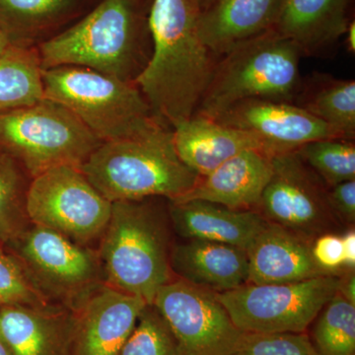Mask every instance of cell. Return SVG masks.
Wrapping results in <instances>:
<instances>
[{"label": "cell", "mask_w": 355, "mask_h": 355, "mask_svg": "<svg viewBox=\"0 0 355 355\" xmlns=\"http://www.w3.org/2000/svg\"><path fill=\"white\" fill-rule=\"evenodd\" d=\"M200 13L198 0H153L149 8L150 58L135 83L172 128L195 114L216 64L200 37Z\"/></svg>", "instance_id": "cell-1"}, {"label": "cell", "mask_w": 355, "mask_h": 355, "mask_svg": "<svg viewBox=\"0 0 355 355\" xmlns=\"http://www.w3.org/2000/svg\"><path fill=\"white\" fill-rule=\"evenodd\" d=\"M147 17L144 0H102L83 19L40 44L42 69L85 67L135 83L150 58Z\"/></svg>", "instance_id": "cell-2"}, {"label": "cell", "mask_w": 355, "mask_h": 355, "mask_svg": "<svg viewBox=\"0 0 355 355\" xmlns=\"http://www.w3.org/2000/svg\"><path fill=\"white\" fill-rule=\"evenodd\" d=\"M81 172L111 202L184 197L200 177L178 155L173 128L159 123L130 139L102 142Z\"/></svg>", "instance_id": "cell-3"}, {"label": "cell", "mask_w": 355, "mask_h": 355, "mask_svg": "<svg viewBox=\"0 0 355 355\" xmlns=\"http://www.w3.org/2000/svg\"><path fill=\"white\" fill-rule=\"evenodd\" d=\"M302 55L297 44L273 29L236 44L216 60L195 114L214 118L249 99L295 104Z\"/></svg>", "instance_id": "cell-4"}, {"label": "cell", "mask_w": 355, "mask_h": 355, "mask_svg": "<svg viewBox=\"0 0 355 355\" xmlns=\"http://www.w3.org/2000/svg\"><path fill=\"white\" fill-rule=\"evenodd\" d=\"M164 220L151 198L112 202L99 257L107 286L153 304L159 289L172 280Z\"/></svg>", "instance_id": "cell-5"}, {"label": "cell", "mask_w": 355, "mask_h": 355, "mask_svg": "<svg viewBox=\"0 0 355 355\" xmlns=\"http://www.w3.org/2000/svg\"><path fill=\"white\" fill-rule=\"evenodd\" d=\"M42 80L44 98L64 105L101 142L137 137L163 121L135 83L69 65L43 69Z\"/></svg>", "instance_id": "cell-6"}, {"label": "cell", "mask_w": 355, "mask_h": 355, "mask_svg": "<svg viewBox=\"0 0 355 355\" xmlns=\"http://www.w3.org/2000/svg\"><path fill=\"white\" fill-rule=\"evenodd\" d=\"M64 105L43 98L0 114V144L34 178L58 166H80L101 144Z\"/></svg>", "instance_id": "cell-7"}, {"label": "cell", "mask_w": 355, "mask_h": 355, "mask_svg": "<svg viewBox=\"0 0 355 355\" xmlns=\"http://www.w3.org/2000/svg\"><path fill=\"white\" fill-rule=\"evenodd\" d=\"M342 273L287 284H247L216 296L244 333H306L338 293Z\"/></svg>", "instance_id": "cell-8"}, {"label": "cell", "mask_w": 355, "mask_h": 355, "mask_svg": "<svg viewBox=\"0 0 355 355\" xmlns=\"http://www.w3.org/2000/svg\"><path fill=\"white\" fill-rule=\"evenodd\" d=\"M26 207L32 224L83 246L102 238L112 212V202L73 166H58L32 178Z\"/></svg>", "instance_id": "cell-9"}, {"label": "cell", "mask_w": 355, "mask_h": 355, "mask_svg": "<svg viewBox=\"0 0 355 355\" xmlns=\"http://www.w3.org/2000/svg\"><path fill=\"white\" fill-rule=\"evenodd\" d=\"M272 173L257 211L270 223L314 241L343 226L331 211L328 187L297 151L273 154Z\"/></svg>", "instance_id": "cell-10"}, {"label": "cell", "mask_w": 355, "mask_h": 355, "mask_svg": "<svg viewBox=\"0 0 355 355\" xmlns=\"http://www.w3.org/2000/svg\"><path fill=\"white\" fill-rule=\"evenodd\" d=\"M9 245L44 296L49 292L67 300H85L98 288L103 272L99 257L55 231L31 224Z\"/></svg>", "instance_id": "cell-11"}, {"label": "cell", "mask_w": 355, "mask_h": 355, "mask_svg": "<svg viewBox=\"0 0 355 355\" xmlns=\"http://www.w3.org/2000/svg\"><path fill=\"white\" fill-rule=\"evenodd\" d=\"M153 305L169 324L183 355H233L245 334L216 292L183 279L161 287Z\"/></svg>", "instance_id": "cell-12"}, {"label": "cell", "mask_w": 355, "mask_h": 355, "mask_svg": "<svg viewBox=\"0 0 355 355\" xmlns=\"http://www.w3.org/2000/svg\"><path fill=\"white\" fill-rule=\"evenodd\" d=\"M211 119L254 135L272 155L297 150L315 140L343 139L333 128L294 103L245 100Z\"/></svg>", "instance_id": "cell-13"}, {"label": "cell", "mask_w": 355, "mask_h": 355, "mask_svg": "<svg viewBox=\"0 0 355 355\" xmlns=\"http://www.w3.org/2000/svg\"><path fill=\"white\" fill-rule=\"evenodd\" d=\"M146 305L139 296L98 287L76 309L70 355H118Z\"/></svg>", "instance_id": "cell-14"}, {"label": "cell", "mask_w": 355, "mask_h": 355, "mask_svg": "<svg viewBox=\"0 0 355 355\" xmlns=\"http://www.w3.org/2000/svg\"><path fill=\"white\" fill-rule=\"evenodd\" d=\"M312 244L307 238L268 222L247 250L248 284H287L340 275L318 265L313 256Z\"/></svg>", "instance_id": "cell-15"}, {"label": "cell", "mask_w": 355, "mask_h": 355, "mask_svg": "<svg viewBox=\"0 0 355 355\" xmlns=\"http://www.w3.org/2000/svg\"><path fill=\"white\" fill-rule=\"evenodd\" d=\"M272 154L248 149L205 177L184 197L175 202L198 200L234 209L257 210L272 173Z\"/></svg>", "instance_id": "cell-16"}, {"label": "cell", "mask_w": 355, "mask_h": 355, "mask_svg": "<svg viewBox=\"0 0 355 355\" xmlns=\"http://www.w3.org/2000/svg\"><path fill=\"white\" fill-rule=\"evenodd\" d=\"M76 314L49 307H0V338L13 355H70Z\"/></svg>", "instance_id": "cell-17"}, {"label": "cell", "mask_w": 355, "mask_h": 355, "mask_svg": "<svg viewBox=\"0 0 355 355\" xmlns=\"http://www.w3.org/2000/svg\"><path fill=\"white\" fill-rule=\"evenodd\" d=\"M169 216L178 234L186 240L223 243L246 251L268 223L257 210L198 200L170 202Z\"/></svg>", "instance_id": "cell-18"}, {"label": "cell", "mask_w": 355, "mask_h": 355, "mask_svg": "<svg viewBox=\"0 0 355 355\" xmlns=\"http://www.w3.org/2000/svg\"><path fill=\"white\" fill-rule=\"evenodd\" d=\"M170 263L180 279L216 293L249 282L247 251L232 245L187 240L172 248Z\"/></svg>", "instance_id": "cell-19"}, {"label": "cell", "mask_w": 355, "mask_h": 355, "mask_svg": "<svg viewBox=\"0 0 355 355\" xmlns=\"http://www.w3.org/2000/svg\"><path fill=\"white\" fill-rule=\"evenodd\" d=\"M173 139L180 159L198 177L207 176L248 149L268 153L251 133L197 114L173 128Z\"/></svg>", "instance_id": "cell-20"}, {"label": "cell", "mask_w": 355, "mask_h": 355, "mask_svg": "<svg viewBox=\"0 0 355 355\" xmlns=\"http://www.w3.org/2000/svg\"><path fill=\"white\" fill-rule=\"evenodd\" d=\"M349 0H282L273 30L303 55H320L347 31Z\"/></svg>", "instance_id": "cell-21"}, {"label": "cell", "mask_w": 355, "mask_h": 355, "mask_svg": "<svg viewBox=\"0 0 355 355\" xmlns=\"http://www.w3.org/2000/svg\"><path fill=\"white\" fill-rule=\"evenodd\" d=\"M282 0H216L202 11L200 32L203 43L220 55L273 29Z\"/></svg>", "instance_id": "cell-22"}, {"label": "cell", "mask_w": 355, "mask_h": 355, "mask_svg": "<svg viewBox=\"0 0 355 355\" xmlns=\"http://www.w3.org/2000/svg\"><path fill=\"white\" fill-rule=\"evenodd\" d=\"M295 104L336 130L343 139L355 137V83L316 73L302 83Z\"/></svg>", "instance_id": "cell-23"}, {"label": "cell", "mask_w": 355, "mask_h": 355, "mask_svg": "<svg viewBox=\"0 0 355 355\" xmlns=\"http://www.w3.org/2000/svg\"><path fill=\"white\" fill-rule=\"evenodd\" d=\"M74 0H0V31L12 46H33L65 19Z\"/></svg>", "instance_id": "cell-24"}, {"label": "cell", "mask_w": 355, "mask_h": 355, "mask_svg": "<svg viewBox=\"0 0 355 355\" xmlns=\"http://www.w3.org/2000/svg\"><path fill=\"white\" fill-rule=\"evenodd\" d=\"M42 72L36 46H11L0 58V114L43 99Z\"/></svg>", "instance_id": "cell-25"}, {"label": "cell", "mask_w": 355, "mask_h": 355, "mask_svg": "<svg viewBox=\"0 0 355 355\" xmlns=\"http://www.w3.org/2000/svg\"><path fill=\"white\" fill-rule=\"evenodd\" d=\"M32 177L19 160L0 144V242H12L31 225L27 195Z\"/></svg>", "instance_id": "cell-26"}, {"label": "cell", "mask_w": 355, "mask_h": 355, "mask_svg": "<svg viewBox=\"0 0 355 355\" xmlns=\"http://www.w3.org/2000/svg\"><path fill=\"white\" fill-rule=\"evenodd\" d=\"M314 322L309 338L318 355H355V304L336 293Z\"/></svg>", "instance_id": "cell-27"}, {"label": "cell", "mask_w": 355, "mask_h": 355, "mask_svg": "<svg viewBox=\"0 0 355 355\" xmlns=\"http://www.w3.org/2000/svg\"><path fill=\"white\" fill-rule=\"evenodd\" d=\"M296 151L328 188L355 180L354 140H315Z\"/></svg>", "instance_id": "cell-28"}, {"label": "cell", "mask_w": 355, "mask_h": 355, "mask_svg": "<svg viewBox=\"0 0 355 355\" xmlns=\"http://www.w3.org/2000/svg\"><path fill=\"white\" fill-rule=\"evenodd\" d=\"M118 355H183L169 324L147 304Z\"/></svg>", "instance_id": "cell-29"}, {"label": "cell", "mask_w": 355, "mask_h": 355, "mask_svg": "<svg viewBox=\"0 0 355 355\" xmlns=\"http://www.w3.org/2000/svg\"><path fill=\"white\" fill-rule=\"evenodd\" d=\"M46 300L48 298L37 288L20 261L0 249V307H46Z\"/></svg>", "instance_id": "cell-30"}, {"label": "cell", "mask_w": 355, "mask_h": 355, "mask_svg": "<svg viewBox=\"0 0 355 355\" xmlns=\"http://www.w3.org/2000/svg\"><path fill=\"white\" fill-rule=\"evenodd\" d=\"M233 355H318L306 333H245Z\"/></svg>", "instance_id": "cell-31"}, {"label": "cell", "mask_w": 355, "mask_h": 355, "mask_svg": "<svg viewBox=\"0 0 355 355\" xmlns=\"http://www.w3.org/2000/svg\"><path fill=\"white\" fill-rule=\"evenodd\" d=\"M312 253L318 265L324 270L342 273L345 266V254L342 236L336 233H326L313 241Z\"/></svg>", "instance_id": "cell-32"}, {"label": "cell", "mask_w": 355, "mask_h": 355, "mask_svg": "<svg viewBox=\"0 0 355 355\" xmlns=\"http://www.w3.org/2000/svg\"><path fill=\"white\" fill-rule=\"evenodd\" d=\"M328 200L338 222L352 228L355 223V180L328 188Z\"/></svg>", "instance_id": "cell-33"}, {"label": "cell", "mask_w": 355, "mask_h": 355, "mask_svg": "<svg viewBox=\"0 0 355 355\" xmlns=\"http://www.w3.org/2000/svg\"><path fill=\"white\" fill-rule=\"evenodd\" d=\"M338 293L347 299L349 302L355 304V273L354 268H347L340 275Z\"/></svg>", "instance_id": "cell-34"}, {"label": "cell", "mask_w": 355, "mask_h": 355, "mask_svg": "<svg viewBox=\"0 0 355 355\" xmlns=\"http://www.w3.org/2000/svg\"><path fill=\"white\" fill-rule=\"evenodd\" d=\"M343 254H345V266L347 268H354L355 266V231L349 228L342 235Z\"/></svg>", "instance_id": "cell-35"}, {"label": "cell", "mask_w": 355, "mask_h": 355, "mask_svg": "<svg viewBox=\"0 0 355 355\" xmlns=\"http://www.w3.org/2000/svg\"><path fill=\"white\" fill-rule=\"evenodd\" d=\"M347 37V46L349 53H354L355 51V24L354 22H349L347 25V31L345 33Z\"/></svg>", "instance_id": "cell-36"}, {"label": "cell", "mask_w": 355, "mask_h": 355, "mask_svg": "<svg viewBox=\"0 0 355 355\" xmlns=\"http://www.w3.org/2000/svg\"><path fill=\"white\" fill-rule=\"evenodd\" d=\"M11 46H12V44L6 38V35L0 31V58L3 57Z\"/></svg>", "instance_id": "cell-37"}, {"label": "cell", "mask_w": 355, "mask_h": 355, "mask_svg": "<svg viewBox=\"0 0 355 355\" xmlns=\"http://www.w3.org/2000/svg\"><path fill=\"white\" fill-rule=\"evenodd\" d=\"M216 0H198V4H200V9L202 11L205 10V9L209 8L210 6L216 2Z\"/></svg>", "instance_id": "cell-38"}, {"label": "cell", "mask_w": 355, "mask_h": 355, "mask_svg": "<svg viewBox=\"0 0 355 355\" xmlns=\"http://www.w3.org/2000/svg\"><path fill=\"white\" fill-rule=\"evenodd\" d=\"M0 355H13L6 347V343L2 342L1 338H0Z\"/></svg>", "instance_id": "cell-39"}]
</instances>
